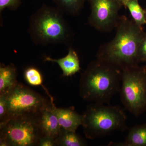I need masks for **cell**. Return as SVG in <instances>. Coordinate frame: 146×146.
I'll return each instance as SVG.
<instances>
[{"instance_id":"6da1fadb","label":"cell","mask_w":146,"mask_h":146,"mask_svg":"<svg viewBox=\"0 0 146 146\" xmlns=\"http://www.w3.org/2000/svg\"><path fill=\"white\" fill-rule=\"evenodd\" d=\"M115 37L100 46L97 59L115 65L122 70L138 65L139 46L145 36L143 27L133 20L121 16Z\"/></svg>"},{"instance_id":"7a4b0ae2","label":"cell","mask_w":146,"mask_h":146,"mask_svg":"<svg viewBox=\"0 0 146 146\" xmlns=\"http://www.w3.org/2000/svg\"><path fill=\"white\" fill-rule=\"evenodd\" d=\"M122 74L121 68L96 58L82 74L80 96L86 101L110 104L119 92Z\"/></svg>"},{"instance_id":"3957f363","label":"cell","mask_w":146,"mask_h":146,"mask_svg":"<svg viewBox=\"0 0 146 146\" xmlns=\"http://www.w3.org/2000/svg\"><path fill=\"white\" fill-rule=\"evenodd\" d=\"M64 14L56 7L43 4L32 14L27 31L35 44L70 46L74 33Z\"/></svg>"},{"instance_id":"277c9868","label":"cell","mask_w":146,"mask_h":146,"mask_svg":"<svg viewBox=\"0 0 146 146\" xmlns=\"http://www.w3.org/2000/svg\"><path fill=\"white\" fill-rule=\"evenodd\" d=\"M83 115L82 125L85 136L89 139L102 138L127 129L126 115L119 106L92 103L87 106Z\"/></svg>"},{"instance_id":"5b68a950","label":"cell","mask_w":146,"mask_h":146,"mask_svg":"<svg viewBox=\"0 0 146 146\" xmlns=\"http://www.w3.org/2000/svg\"><path fill=\"white\" fill-rule=\"evenodd\" d=\"M39 114L21 115L9 120L0 127V146L37 145L43 136L39 125Z\"/></svg>"},{"instance_id":"8992f818","label":"cell","mask_w":146,"mask_h":146,"mask_svg":"<svg viewBox=\"0 0 146 146\" xmlns=\"http://www.w3.org/2000/svg\"><path fill=\"white\" fill-rule=\"evenodd\" d=\"M119 93L125 109L135 117L141 115L146 109V66L123 69Z\"/></svg>"},{"instance_id":"52a82bcc","label":"cell","mask_w":146,"mask_h":146,"mask_svg":"<svg viewBox=\"0 0 146 146\" xmlns=\"http://www.w3.org/2000/svg\"><path fill=\"white\" fill-rule=\"evenodd\" d=\"M4 95L7 108V122L17 116L39 115L42 109L52 104L44 97L19 82L9 93Z\"/></svg>"},{"instance_id":"ba28073f","label":"cell","mask_w":146,"mask_h":146,"mask_svg":"<svg viewBox=\"0 0 146 146\" xmlns=\"http://www.w3.org/2000/svg\"><path fill=\"white\" fill-rule=\"evenodd\" d=\"M91 13L89 24L99 31L109 32L116 28L123 5L121 0H88Z\"/></svg>"},{"instance_id":"9c48e42d","label":"cell","mask_w":146,"mask_h":146,"mask_svg":"<svg viewBox=\"0 0 146 146\" xmlns=\"http://www.w3.org/2000/svg\"><path fill=\"white\" fill-rule=\"evenodd\" d=\"M54 105L45 108L40 112L39 123L43 136L56 139L60 129Z\"/></svg>"},{"instance_id":"30bf717a","label":"cell","mask_w":146,"mask_h":146,"mask_svg":"<svg viewBox=\"0 0 146 146\" xmlns=\"http://www.w3.org/2000/svg\"><path fill=\"white\" fill-rule=\"evenodd\" d=\"M45 61L54 62L59 65L64 76L74 75L81 70L77 53L70 46L69 47L68 54L59 59H54L49 56L45 58Z\"/></svg>"},{"instance_id":"8fae6325","label":"cell","mask_w":146,"mask_h":146,"mask_svg":"<svg viewBox=\"0 0 146 146\" xmlns=\"http://www.w3.org/2000/svg\"><path fill=\"white\" fill-rule=\"evenodd\" d=\"M55 111L60 127L76 131L79 127L82 125L83 115L78 114L74 109L56 107Z\"/></svg>"},{"instance_id":"7c38bea8","label":"cell","mask_w":146,"mask_h":146,"mask_svg":"<svg viewBox=\"0 0 146 146\" xmlns=\"http://www.w3.org/2000/svg\"><path fill=\"white\" fill-rule=\"evenodd\" d=\"M17 70L13 64L0 65V95H6L16 86Z\"/></svg>"},{"instance_id":"4fadbf2b","label":"cell","mask_w":146,"mask_h":146,"mask_svg":"<svg viewBox=\"0 0 146 146\" xmlns=\"http://www.w3.org/2000/svg\"><path fill=\"white\" fill-rule=\"evenodd\" d=\"M108 146H146V124L134 126L129 129L124 142H110Z\"/></svg>"},{"instance_id":"5bb4252c","label":"cell","mask_w":146,"mask_h":146,"mask_svg":"<svg viewBox=\"0 0 146 146\" xmlns=\"http://www.w3.org/2000/svg\"><path fill=\"white\" fill-rule=\"evenodd\" d=\"M57 146H84L87 145L86 141L76 131L66 130L60 127V131L56 139Z\"/></svg>"},{"instance_id":"9a60e30c","label":"cell","mask_w":146,"mask_h":146,"mask_svg":"<svg viewBox=\"0 0 146 146\" xmlns=\"http://www.w3.org/2000/svg\"><path fill=\"white\" fill-rule=\"evenodd\" d=\"M56 7L64 14L77 16L80 13L88 0H52Z\"/></svg>"},{"instance_id":"2e32d148","label":"cell","mask_w":146,"mask_h":146,"mask_svg":"<svg viewBox=\"0 0 146 146\" xmlns=\"http://www.w3.org/2000/svg\"><path fill=\"white\" fill-rule=\"evenodd\" d=\"M124 7L128 9L132 20L138 26L143 27L146 25L145 11L139 4L138 1L131 0L127 3Z\"/></svg>"},{"instance_id":"e0dca14e","label":"cell","mask_w":146,"mask_h":146,"mask_svg":"<svg viewBox=\"0 0 146 146\" xmlns=\"http://www.w3.org/2000/svg\"><path fill=\"white\" fill-rule=\"evenodd\" d=\"M24 77L27 82L33 86H41L44 89L48 96L50 98V102L54 104V100L50 95L48 90L42 85L43 79L42 74L39 70L33 67H30L27 68L24 72Z\"/></svg>"},{"instance_id":"ac0fdd59","label":"cell","mask_w":146,"mask_h":146,"mask_svg":"<svg viewBox=\"0 0 146 146\" xmlns=\"http://www.w3.org/2000/svg\"><path fill=\"white\" fill-rule=\"evenodd\" d=\"M22 0H0V13L6 9L16 11L22 4Z\"/></svg>"},{"instance_id":"d6986e66","label":"cell","mask_w":146,"mask_h":146,"mask_svg":"<svg viewBox=\"0 0 146 146\" xmlns=\"http://www.w3.org/2000/svg\"><path fill=\"white\" fill-rule=\"evenodd\" d=\"M6 100L5 96L0 95V127L4 125L7 122Z\"/></svg>"},{"instance_id":"ffe728a7","label":"cell","mask_w":146,"mask_h":146,"mask_svg":"<svg viewBox=\"0 0 146 146\" xmlns=\"http://www.w3.org/2000/svg\"><path fill=\"white\" fill-rule=\"evenodd\" d=\"M138 58L139 62L146 63V33L138 49Z\"/></svg>"},{"instance_id":"44dd1931","label":"cell","mask_w":146,"mask_h":146,"mask_svg":"<svg viewBox=\"0 0 146 146\" xmlns=\"http://www.w3.org/2000/svg\"><path fill=\"white\" fill-rule=\"evenodd\" d=\"M37 146H57L55 138L47 136H42L39 139Z\"/></svg>"},{"instance_id":"7402d4cb","label":"cell","mask_w":146,"mask_h":146,"mask_svg":"<svg viewBox=\"0 0 146 146\" xmlns=\"http://www.w3.org/2000/svg\"><path fill=\"white\" fill-rule=\"evenodd\" d=\"M130 1H131V0H121V2L122 3L123 6L124 7L125 6V5L128 2ZM137 1H138V0H137Z\"/></svg>"},{"instance_id":"603a6c76","label":"cell","mask_w":146,"mask_h":146,"mask_svg":"<svg viewBox=\"0 0 146 146\" xmlns=\"http://www.w3.org/2000/svg\"><path fill=\"white\" fill-rule=\"evenodd\" d=\"M145 13H146V9H145Z\"/></svg>"}]
</instances>
